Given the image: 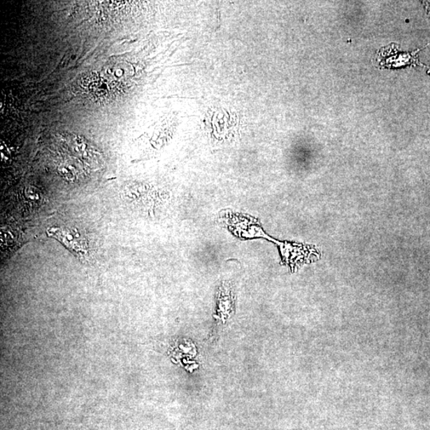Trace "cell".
I'll list each match as a JSON object with an SVG mask.
<instances>
[{"instance_id":"cell-1","label":"cell","mask_w":430,"mask_h":430,"mask_svg":"<svg viewBox=\"0 0 430 430\" xmlns=\"http://www.w3.org/2000/svg\"><path fill=\"white\" fill-rule=\"evenodd\" d=\"M48 235L53 238L66 248L72 252L79 259L86 260L89 255L87 241L77 229L63 227H50L48 229Z\"/></svg>"},{"instance_id":"cell-2","label":"cell","mask_w":430,"mask_h":430,"mask_svg":"<svg viewBox=\"0 0 430 430\" xmlns=\"http://www.w3.org/2000/svg\"><path fill=\"white\" fill-rule=\"evenodd\" d=\"M60 174L64 177L66 180L72 181L76 179V169L71 167V165L66 164L62 166L59 169Z\"/></svg>"},{"instance_id":"cell-3","label":"cell","mask_w":430,"mask_h":430,"mask_svg":"<svg viewBox=\"0 0 430 430\" xmlns=\"http://www.w3.org/2000/svg\"><path fill=\"white\" fill-rule=\"evenodd\" d=\"M25 194L28 200L34 201H34H36V202H38V201L41 199V194H40V192L38 190H37V188H27Z\"/></svg>"}]
</instances>
